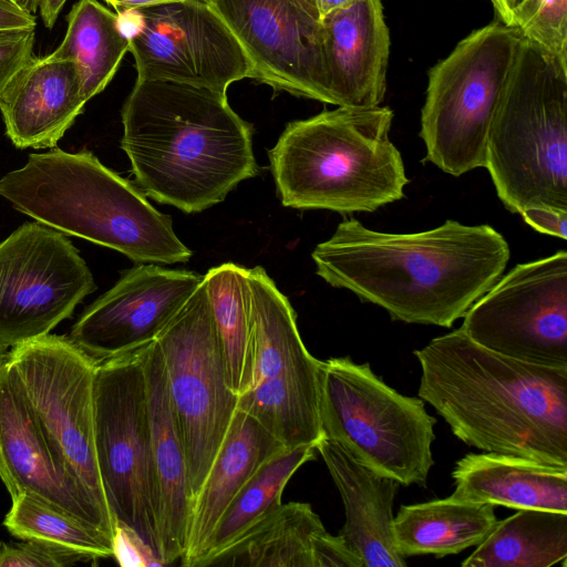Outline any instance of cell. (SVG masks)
<instances>
[{"instance_id":"6","label":"cell","mask_w":567,"mask_h":567,"mask_svg":"<svg viewBox=\"0 0 567 567\" xmlns=\"http://www.w3.org/2000/svg\"><path fill=\"white\" fill-rule=\"evenodd\" d=\"M484 167L511 213L567 212V65L525 38L489 127Z\"/></svg>"},{"instance_id":"32","label":"cell","mask_w":567,"mask_h":567,"mask_svg":"<svg viewBox=\"0 0 567 567\" xmlns=\"http://www.w3.org/2000/svg\"><path fill=\"white\" fill-rule=\"evenodd\" d=\"M3 525L11 535L65 547L91 557H113V539L100 529L27 493L11 498Z\"/></svg>"},{"instance_id":"12","label":"cell","mask_w":567,"mask_h":567,"mask_svg":"<svg viewBox=\"0 0 567 567\" xmlns=\"http://www.w3.org/2000/svg\"><path fill=\"white\" fill-rule=\"evenodd\" d=\"M463 318L461 329L491 351L567 368V251L516 265Z\"/></svg>"},{"instance_id":"36","label":"cell","mask_w":567,"mask_h":567,"mask_svg":"<svg viewBox=\"0 0 567 567\" xmlns=\"http://www.w3.org/2000/svg\"><path fill=\"white\" fill-rule=\"evenodd\" d=\"M315 567H363L361 559L343 539L326 532L316 543Z\"/></svg>"},{"instance_id":"23","label":"cell","mask_w":567,"mask_h":567,"mask_svg":"<svg viewBox=\"0 0 567 567\" xmlns=\"http://www.w3.org/2000/svg\"><path fill=\"white\" fill-rule=\"evenodd\" d=\"M452 477L460 501L567 513V466L484 452L458 460Z\"/></svg>"},{"instance_id":"3","label":"cell","mask_w":567,"mask_h":567,"mask_svg":"<svg viewBox=\"0 0 567 567\" xmlns=\"http://www.w3.org/2000/svg\"><path fill=\"white\" fill-rule=\"evenodd\" d=\"M123 137L138 188L190 214L258 173L252 125L227 93L169 80H138L122 107Z\"/></svg>"},{"instance_id":"26","label":"cell","mask_w":567,"mask_h":567,"mask_svg":"<svg viewBox=\"0 0 567 567\" xmlns=\"http://www.w3.org/2000/svg\"><path fill=\"white\" fill-rule=\"evenodd\" d=\"M248 284L250 382L247 390L315 359L300 337L293 308L266 270L259 266L248 269Z\"/></svg>"},{"instance_id":"9","label":"cell","mask_w":567,"mask_h":567,"mask_svg":"<svg viewBox=\"0 0 567 567\" xmlns=\"http://www.w3.org/2000/svg\"><path fill=\"white\" fill-rule=\"evenodd\" d=\"M143 349L97 364L94 444L116 527L130 533L155 565H162Z\"/></svg>"},{"instance_id":"31","label":"cell","mask_w":567,"mask_h":567,"mask_svg":"<svg viewBox=\"0 0 567 567\" xmlns=\"http://www.w3.org/2000/svg\"><path fill=\"white\" fill-rule=\"evenodd\" d=\"M208 301L223 344L231 390L238 396L250 382V290L248 269L233 262L204 275Z\"/></svg>"},{"instance_id":"33","label":"cell","mask_w":567,"mask_h":567,"mask_svg":"<svg viewBox=\"0 0 567 567\" xmlns=\"http://www.w3.org/2000/svg\"><path fill=\"white\" fill-rule=\"evenodd\" d=\"M509 25L567 65V0H524L512 11Z\"/></svg>"},{"instance_id":"19","label":"cell","mask_w":567,"mask_h":567,"mask_svg":"<svg viewBox=\"0 0 567 567\" xmlns=\"http://www.w3.org/2000/svg\"><path fill=\"white\" fill-rule=\"evenodd\" d=\"M86 102L72 61L33 55L0 93L6 134L20 150L52 148Z\"/></svg>"},{"instance_id":"24","label":"cell","mask_w":567,"mask_h":567,"mask_svg":"<svg viewBox=\"0 0 567 567\" xmlns=\"http://www.w3.org/2000/svg\"><path fill=\"white\" fill-rule=\"evenodd\" d=\"M320 365L315 358L262 380L238 396L237 410L252 416L286 449L317 446L323 437Z\"/></svg>"},{"instance_id":"28","label":"cell","mask_w":567,"mask_h":567,"mask_svg":"<svg viewBox=\"0 0 567 567\" xmlns=\"http://www.w3.org/2000/svg\"><path fill=\"white\" fill-rule=\"evenodd\" d=\"M567 513L519 509L497 522L463 567L567 566Z\"/></svg>"},{"instance_id":"4","label":"cell","mask_w":567,"mask_h":567,"mask_svg":"<svg viewBox=\"0 0 567 567\" xmlns=\"http://www.w3.org/2000/svg\"><path fill=\"white\" fill-rule=\"evenodd\" d=\"M13 208L65 235L114 249L136 264L186 262L192 250L168 215L90 151L52 147L0 178Z\"/></svg>"},{"instance_id":"35","label":"cell","mask_w":567,"mask_h":567,"mask_svg":"<svg viewBox=\"0 0 567 567\" xmlns=\"http://www.w3.org/2000/svg\"><path fill=\"white\" fill-rule=\"evenodd\" d=\"M35 27L0 29V93L33 56Z\"/></svg>"},{"instance_id":"25","label":"cell","mask_w":567,"mask_h":567,"mask_svg":"<svg viewBox=\"0 0 567 567\" xmlns=\"http://www.w3.org/2000/svg\"><path fill=\"white\" fill-rule=\"evenodd\" d=\"M494 507L452 496L402 505L393 519L396 548L404 557H443L477 546L498 522Z\"/></svg>"},{"instance_id":"15","label":"cell","mask_w":567,"mask_h":567,"mask_svg":"<svg viewBox=\"0 0 567 567\" xmlns=\"http://www.w3.org/2000/svg\"><path fill=\"white\" fill-rule=\"evenodd\" d=\"M246 52L252 79L334 105L321 19L303 0H207Z\"/></svg>"},{"instance_id":"45","label":"cell","mask_w":567,"mask_h":567,"mask_svg":"<svg viewBox=\"0 0 567 567\" xmlns=\"http://www.w3.org/2000/svg\"><path fill=\"white\" fill-rule=\"evenodd\" d=\"M303 1H307V2L311 3V1H310V0H303ZM311 4H312V3H311ZM312 6H313V4H312Z\"/></svg>"},{"instance_id":"16","label":"cell","mask_w":567,"mask_h":567,"mask_svg":"<svg viewBox=\"0 0 567 567\" xmlns=\"http://www.w3.org/2000/svg\"><path fill=\"white\" fill-rule=\"evenodd\" d=\"M204 275L138 264L78 318L69 339L97 363L153 343L183 308Z\"/></svg>"},{"instance_id":"22","label":"cell","mask_w":567,"mask_h":567,"mask_svg":"<svg viewBox=\"0 0 567 567\" xmlns=\"http://www.w3.org/2000/svg\"><path fill=\"white\" fill-rule=\"evenodd\" d=\"M286 447L237 410L227 436L192 502L183 566L196 567L219 518L257 470Z\"/></svg>"},{"instance_id":"43","label":"cell","mask_w":567,"mask_h":567,"mask_svg":"<svg viewBox=\"0 0 567 567\" xmlns=\"http://www.w3.org/2000/svg\"><path fill=\"white\" fill-rule=\"evenodd\" d=\"M12 6L35 16L38 11L39 0H3Z\"/></svg>"},{"instance_id":"13","label":"cell","mask_w":567,"mask_h":567,"mask_svg":"<svg viewBox=\"0 0 567 567\" xmlns=\"http://www.w3.org/2000/svg\"><path fill=\"white\" fill-rule=\"evenodd\" d=\"M95 289L63 233L24 223L0 243V341L13 347L48 334Z\"/></svg>"},{"instance_id":"27","label":"cell","mask_w":567,"mask_h":567,"mask_svg":"<svg viewBox=\"0 0 567 567\" xmlns=\"http://www.w3.org/2000/svg\"><path fill=\"white\" fill-rule=\"evenodd\" d=\"M326 532L309 504H281L207 567H315V546Z\"/></svg>"},{"instance_id":"37","label":"cell","mask_w":567,"mask_h":567,"mask_svg":"<svg viewBox=\"0 0 567 567\" xmlns=\"http://www.w3.org/2000/svg\"><path fill=\"white\" fill-rule=\"evenodd\" d=\"M526 224L539 233L566 239L567 212L545 207L527 208L520 213Z\"/></svg>"},{"instance_id":"11","label":"cell","mask_w":567,"mask_h":567,"mask_svg":"<svg viewBox=\"0 0 567 567\" xmlns=\"http://www.w3.org/2000/svg\"><path fill=\"white\" fill-rule=\"evenodd\" d=\"M16 375L55 457L84 495L112 523L94 444L97 362L68 337L44 334L11 347Z\"/></svg>"},{"instance_id":"20","label":"cell","mask_w":567,"mask_h":567,"mask_svg":"<svg viewBox=\"0 0 567 567\" xmlns=\"http://www.w3.org/2000/svg\"><path fill=\"white\" fill-rule=\"evenodd\" d=\"M316 449L343 503L346 522L339 535L347 546L363 567H405L393 536V502L400 483L331 439L323 436Z\"/></svg>"},{"instance_id":"34","label":"cell","mask_w":567,"mask_h":567,"mask_svg":"<svg viewBox=\"0 0 567 567\" xmlns=\"http://www.w3.org/2000/svg\"><path fill=\"white\" fill-rule=\"evenodd\" d=\"M90 560L84 554L40 540L0 543V567H68Z\"/></svg>"},{"instance_id":"40","label":"cell","mask_w":567,"mask_h":567,"mask_svg":"<svg viewBox=\"0 0 567 567\" xmlns=\"http://www.w3.org/2000/svg\"><path fill=\"white\" fill-rule=\"evenodd\" d=\"M111 7H113L117 14L130 12L136 9L176 2L182 0H105Z\"/></svg>"},{"instance_id":"17","label":"cell","mask_w":567,"mask_h":567,"mask_svg":"<svg viewBox=\"0 0 567 567\" xmlns=\"http://www.w3.org/2000/svg\"><path fill=\"white\" fill-rule=\"evenodd\" d=\"M0 480L11 498L27 493L114 540L116 525L97 509L61 466L6 361L0 365Z\"/></svg>"},{"instance_id":"7","label":"cell","mask_w":567,"mask_h":567,"mask_svg":"<svg viewBox=\"0 0 567 567\" xmlns=\"http://www.w3.org/2000/svg\"><path fill=\"white\" fill-rule=\"evenodd\" d=\"M319 410L324 437L400 484L426 485L436 419L422 399L389 386L368 362L330 358L320 365Z\"/></svg>"},{"instance_id":"8","label":"cell","mask_w":567,"mask_h":567,"mask_svg":"<svg viewBox=\"0 0 567 567\" xmlns=\"http://www.w3.org/2000/svg\"><path fill=\"white\" fill-rule=\"evenodd\" d=\"M523 37L501 21L477 29L429 71L420 136L443 172L485 166L489 127Z\"/></svg>"},{"instance_id":"38","label":"cell","mask_w":567,"mask_h":567,"mask_svg":"<svg viewBox=\"0 0 567 567\" xmlns=\"http://www.w3.org/2000/svg\"><path fill=\"white\" fill-rule=\"evenodd\" d=\"M37 27L34 14L0 0V29Z\"/></svg>"},{"instance_id":"42","label":"cell","mask_w":567,"mask_h":567,"mask_svg":"<svg viewBox=\"0 0 567 567\" xmlns=\"http://www.w3.org/2000/svg\"><path fill=\"white\" fill-rule=\"evenodd\" d=\"M316 8L320 19L328 13L348 7L359 0H310Z\"/></svg>"},{"instance_id":"10","label":"cell","mask_w":567,"mask_h":567,"mask_svg":"<svg viewBox=\"0 0 567 567\" xmlns=\"http://www.w3.org/2000/svg\"><path fill=\"white\" fill-rule=\"evenodd\" d=\"M155 341L185 450L193 502L227 436L238 404L204 279Z\"/></svg>"},{"instance_id":"5","label":"cell","mask_w":567,"mask_h":567,"mask_svg":"<svg viewBox=\"0 0 567 567\" xmlns=\"http://www.w3.org/2000/svg\"><path fill=\"white\" fill-rule=\"evenodd\" d=\"M393 116L388 106H338L290 122L268 152L282 205L371 213L403 198L409 179L389 137Z\"/></svg>"},{"instance_id":"2","label":"cell","mask_w":567,"mask_h":567,"mask_svg":"<svg viewBox=\"0 0 567 567\" xmlns=\"http://www.w3.org/2000/svg\"><path fill=\"white\" fill-rule=\"evenodd\" d=\"M413 353L422 371L419 398L463 443L567 466V368L491 351L461 328Z\"/></svg>"},{"instance_id":"44","label":"cell","mask_w":567,"mask_h":567,"mask_svg":"<svg viewBox=\"0 0 567 567\" xmlns=\"http://www.w3.org/2000/svg\"><path fill=\"white\" fill-rule=\"evenodd\" d=\"M8 346L0 341V365L6 361L8 355Z\"/></svg>"},{"instance_id":"30","label":"cell","mask_w":567,"mask_h":567,"mask_svg":"<svg viewBox=\"0 0 567 567\" xmlns=\"http://www.w3.org/2000/svg\"><path fill=\"white\" fill-rule=\"evenodd\" d=\"M316 451L313 445L285 449L265 462L219 518L196 567H207L272 515L282 504L281 495L291 476L316 456Z\"/></svg>"},{"instance_id":"1","label":"cell","mask_w":567,"mask_h":567,"mask_svg":"<svg viewBox=\"0 0 567 567\" xmlns=\"http://www.w3.org/2000/svg\"><path fill=\"white\" fill-rule=\"evenodd\" d=\"M311 257L326 282L393 320L451 328L499 279L509 246L489 225L447 219L430 230L392 234L344 219Z\"/></svg>"},{"instance_id":"41","label":"cell","mask_w":567,"mask_h":567,"mask_svg":"<svg viewBox=\"0 0 567 567\" xmlns=\"http://www.w3.org/2000/svg\"><path fill=\"white\" fill-rule=\"evenodd\" d=\"M524 0H491L497 20L509 25L512 11Z\"/></svg>"},{"instance_id":"29","label":"cell","mask_w":567,"mask_h":567,"mask_svg":"<svg viewBox=\"0 0 567 567\" xmlns=\"http://www.w3.org/2000/svg\"><path fill=\"white\" fill-rule=\"evenodd\" d=\"M66 32L53 58L72 61L86 101L101 93L115 75L130 38L117 13L97 0H80L66 16Z\"/></svg>"},{"instance_id":"39","label":"cell","mask_w":567,"mask_h":567,"mask_svg":"<svg viewBox=\"0 0 567 567\" xmlns=\"http://www.w3.org/2000/svg\"><path fill=\"white\" fill-rule=\"evenodd\" d=\"M68 0H39L38 10L44 27L51 29Z\"/></svg>"},{"instance_id":"18","label":"cell","mask_w":567,"mask_h":567,"mask_svg":"<svg viewBox=\"0 0 567 567\" xmlns=\"http://www.w3.org/2000/svg\"><path fill=\"white\" fill-rule=\"evenodd\" d=\"M334 105L373 107L386 90L390 33L381 0H359L321 18Z\"/></svg>"},{"instance_id":"14","label":"cell","mask_w":567,"mask_h":567,"mask_svg":"<svg viewBox=\"0 0 567 567\" xmlns=\"http://www.w3.org/2000/svg\"><path fill=\"white\" fill-rule=\"evenodd\" d=\"M138 80H169L227 93L252 79L250 61L207 0H182L121 13Z\"/></svg>"},{"instance_id":"21","label":"cell","mask_w":567,"mask_h":567,"mask_svg":"<svg viewBox=\"0 0 567 567\" xmlns=\"http://www.w3.org/2000/svg\"><path fill=\"white\" fill-rule=\"evenodd\" d=\"M151 443L157 488L161 564L181 560L192 507L185 450L172 410L163 358L156 341L142 350Z\"/></svg>"}]
</instances>
